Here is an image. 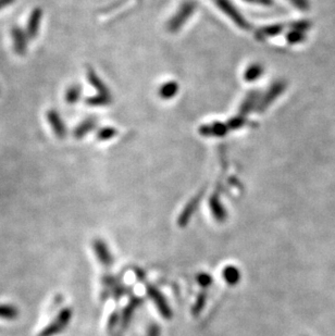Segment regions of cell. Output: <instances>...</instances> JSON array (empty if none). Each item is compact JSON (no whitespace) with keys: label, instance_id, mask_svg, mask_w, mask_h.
Wrapping results in <instances>:
<instances>
[{"label":"cell","instance_id":"8fae6325","mask_svg":"<svg viewBox=\"0 0 335 336\" xmlns=\"http://www.w3.org/2000/svg\"><path fill=\"white\" fill-rule=\"evenodd\" d=\"M203 133L209 134V135L219 136V135H223L225 133V128L222 124H213V125H209V126H207V128L203 129Z\"/></svg>","mask_w":335,"mask_h":336},{"label":"cell","instance_id":"30bf717a","mask_svg":"<svg viewBox=\"0 0 335 336\" xmlns=\"http://www.w3.org/2000/svg\"><path fill=\"white\" fill-rule=\"evenodd\" d=\"M305 32L302 31H297V30H294L290 33L288 34V36H286V40L290 44H298V43H302L303 41H305Z\"/></svg>","mask_w":335,"mask_h":336},{"label":"cell","instance_id":"7c38bea8","mask_svg":"<svg viewBox=\"0 0 335 336\" xmlns=\"http://www.w3.org/2000/svg\"><path fill=\"white\" fill-rule=\"evenodd\" d=\"M177 90L178 85L174 84V83H169V84H166L161 89V96L164 97V98H170Z\"/></svg>","mask_w":335,"mask_h":336},{"label":"cell","instance_id":"6da1fadb","mask_svg":"<svg viewBox=\"0 0 335 336\" xmlns=\"http://www.w3.org/2000/svg\"><path fill=\"white\" fill-rule=\"evenodd\" d=\"M11 36L13 41V49L18 56H25L28 47V37L21 27L13 26L11 28Z\"/></svg>","mask_w":335,"mask_h":336},{"label":"cell","instance_id":"ba28073f","mask_svg":"<svg viewBox=\"0 0 335 336\" xmlns=\"http://www.w3.org/2000/svg\"><path fill=\"white\" fill-rule=\"evenodd\" d=\"M282 31H283V26L273 25V26H269V27L262 28V30L259 31L258 35L261 36L262 38H264V37H270V36L278 35V34L280 32H282Z\"/></svg>","mask_w":335,"mask_h":336},{"label":"cell","instance_id":"8992f818","mask_svg":"<svg viewBox=\"0 0 335 336\" xmlns=\"http://www.w3.org/2000/svg\"><path fill=\"white\" fill-rule=\"evenodd\" d=\"M262 72H264V70H262V67L258 65L251 66L245 72V80L255 81L262 74Z\"/></svg>","mask_w":335,"mask_h":336},{"label":"cell","instance_id":"5bb4252c","mask_svg":"<svg viewBox=\"0 0 335 336\" xmlns=\"http://www.w3.org/2000/svg\"><path fill=\"white\" fill-rule=\"evenodd\" d=\"M17 0H0V11L8 6H11Z\"/></svg>","mask_w":335,"mask_h":336},{"label":"cell","instance_id":"52a82bcc","mask_svg":"<svg viewBox=\"0 0 335 336\" xmlns=\"http://www.w3.org/2000/svg\"><path fill=\"white\" fill-rule=\"evenodd\" d=\"M80 94H81L80 86H77V85L71 86L66 92V100L67 104H70V105L74 104V102L80 98Z\"/></svg>","mask_w":335,"mask_h":336},{"label":"cell","instance_id":"3957f363","mask_svg":"<svg viewBox=\"0 0 335 336\" xmlns=\"http://www.w3.org/2000/svg\"><path fill=\"white\" fill-rule=\"evenodd\" d=\"M47 120L49 122L51 129L53 131V133L57 136L58 138H65L67 135V129L66 125L63 123V121L61 119V116L56 110L50 109L47 112Z\"/></svg>","mask_w":335,"mask_h":336},{"label":"cell","instance_id":"7a4b0ae2","mask_svg":"<svg viewBox=\"0 0 335 336\" xmlns=\"http://www.w3.org/2000/svg\"><path fill=\"white\" fill-rule=\"evenodd\" d=\"M43 19V10L41 7L34 8L32 12L30 13V17L27 19V24H26V35L28 37V40H34L38 35V32H40L41 27V22Z\"/></svg>","mask_w":335,"mask_h":336},{"label":"cell","instance_id":"9c48e42d","mask_svg":"<svg viewBox=\"0 0 335 336\" xmlns=\"http://www.w3.org/2000/svg\"><path fill=\"white\" fill-rule=\"evenodd\" d=\"M93 125H94V122L93 121H85V122H83L82 124H80L77 128L75 129L74 131V136L76 138H80L82 137V136L85 135L89 131H90V129L93 128Z\"/></svg>","mask_w":335,"mask_h":336},{"label":"cell","instance_id":"277c9868","mask_svg":"<svg viewBox=\"0 0 335 336\" xmlns=\"http://www.w3.org/2000/svg\"><path fill=\"white\" fill-rule=\"evenodd\" d=\"M285 86H286L285 83L283 82H278L271 86V89L267 91L264 99H262L260 102L259 110H265L266 108H268V107L271 105V102L274 101L284 91Z\"/></svg>","mask_w":335,"mask_h":336},{"label":"cell","instance_id":"5b68a950","mask_svg":"<svg viewBox=\"0 0 335 336\" xmlns=\"http://www.w3.org/2000/svg\"><path fill=\"white\" fill-rule=\"evenodd\" d=\"M193 11V4H186V6H184L181 11H179V16L176 17L171 21V27L173 30H178V28L181 26V24L184 22V20H186L188 18L189 14L192 13Z\"/></svg>","mask_w":335,"mask_h":336},{"label":"cell","instance_id":"4fadbf2b","mask_svg":"<svg viewBox=\"0 0 335 336\" xmlns=\"http://www.w3.org/2000/svg\"><path fill=\"white\" fill-rule=\"evenodd\" d=\"M292 27L294 28V30L305 32V31H307L308 28L310 27V23L308 21H299V22L294 23L293 25H292Z\"/></svg>","mask_w":335,"mask_h":336}]
</instances>
